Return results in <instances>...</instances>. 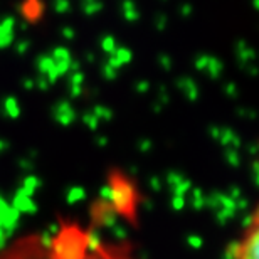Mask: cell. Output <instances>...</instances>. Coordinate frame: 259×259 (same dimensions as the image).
Listing matches in <instances>:
<instances>
[{"instance_id":"cell-1","label":"cell","mask_w":259,"mask_h":259,"mask_svg":"<svg viewBox=\"0 0 259 259\" xmlns=\"http://www.w3.org/2000/svg\"><path fill=\"white\" fill-rule=\"evenodd\" d=\"M0 259H138L132 246L96 234L79 222L20 234L0 247Z\"/></svg>"},{"instance_id":"cell-2","label":"cell","mask_w":259,"mask_h":259,"mask_svg":"<svg viewBox=\"0 0 259 259\" xmlns=\"http://www.w3.org/2000/svg\"><path fill=\"white\" fill-rule=\"evenodd\" d=\"M232 259H259V204L242 229L232 251Z\"/></svg>"},{"instance_id":"cell-3","label":"cell","mask_w":259,"mask_h":259,"mask_svg":"<svg viewBox=\"0 0 259 259\" xmlns=\"http://www.w3.org/2000/svg\"><path fill=\"white\" fill-rule=\"evenodd\" d=\"M5 110H7V113L10 116H17L19 115V105L17 101L14 100V98H9L7 103H5Z\"/></svg>"},{"instance_id":"cell-4","label":"cell","mask_w":259,"mask_h":259,"mask_svg":"<svg viewBox=\"0 0 259 259\" xmlns=\"http://www.w3.org/2000/svg\"><path fill=\"white\" fill-rule=\"evenodd\" d=\"M10 40H12V34H7V35H0V48H5Z\"/></svg>"}]
</instances>
